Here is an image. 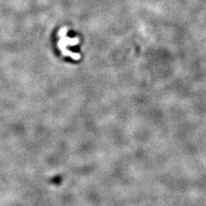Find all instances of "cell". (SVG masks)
<instances>
[{"label": "cell", "mask_w": 206, "mask_h": 206, "mask_svg": "<svg viewBox=\"0 0 206 206\" xmlns=\"http://www.w3.org/2000/svg\"><path fill=\"white\" fill-rule=\"evenodd\" d=\"M59 41L58 43L60 51L64 56L70 57L71 59L77 60L80 59V55L78 53H76L74 52L70 51V49L74 46L78 44L79 40L77 38H70L67 35L66 29H61L59 32Z\"/></svg>", "instance_id": "obj_1"}]
</instances>
